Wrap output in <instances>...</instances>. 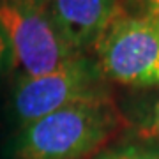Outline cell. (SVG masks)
<instances>
[{"instance_id":"1","label":"cell","mask_w":159,"mask_h":159,"mask_svg":"<svg viewBox=\"0 0 159 159\" xmlns=\"http://www.w3.org/2000/svg\"><path fill=\"white\" fill-rule=\"evenodd\" d=\"M119 125L110 101H83L23 125L16 159H83L106 143Z\"/></svg>"},{"instance_id":"2","label":"cell","mask_w":159,"mask_h":159,"mask_svg":"<svg viewBox=\"0 0 159 159\" xmlns=\"http://www.w3.org/2000/svg\"><path fill=\"white\" fill-rule=\"evenodd\" d=\"M83 101H110L106 78L96 60L76 55L55 71L21 76L12 94L14 115L23 125Z\"/></svg>"},{"instance_id":"3","label":"cell","mask_w":159,"mask_h":159,"mask_svg":"<svg viewBox=\"0 0 159 159\" xmlns=\"http://www.w3.org/2000/svg\"><path fill=\"white\" fill-rule=\"evenodd\" d=\"M102 76L127 87H159V25L119 16L96 44Z\"/></svg>"},{"instance_id":"4","label":"cell","mask_w":159,"mask_h":159,"mask_svg":"<svg viewBox=\"0 0 159 159\" xmlns=\"http://www.w3.org/2000/svg\"><path fill=\"white\" fill-rule=\"evenodd\" d=\"M0 25L11 39L21 76L51 73L78 55L58 32L48 9L0 4Z\"/></svg>"},{"instance_id":"5","label":"cell","mask_w":159,"mask_h":159,"mask_svg":"<svg viewBox=\"0 0 159 159\" xmlns=\"http://www.w3.org/2000/svg\"><path fill=\"white\" fill-rule=\"evenodd\" d=\"M122 0H51L53 23L74 53L85 55L120 16Z\"/></svg>"},{"instance_id":"6","label":"cell","mask_w":159,"mask_h":159,"mask_svg":"<svg viewBox=\"0 0 159 159\" xmlns=\"http://www.w3.org/2000/svg\"><path fill=\"white\" fill-rule=\"evenodd\" d=\"M133 131L142 140L159 142V96L150 99V102L143 106L136 124L133 125Z\"/></svg>"},{"instance_id":"7","label":"cell","mask_w":159,"mask_h":159,"mask_svg":"<svg viewBox=\"0 0 159 159\" xmlns=\"http://www.w3.org/2000/svg\"><path fill=\"white\" fill-rule=\"evenodd\" d=\"M96 159H159V150L136 145H125L111 150H104Z\"/></svg>"},{"instance_id":"8","label":"cell","mask_w":159,"mask_h":159,"mask_svg":"<svg viewBox=\"0 0 159 159\" xmlns=\"http://www.w3.org/2000/svg\"><path fill=\"white\" fill-rule=\"evenodd\" d=\"M12 66H14V50H12L9 35L0 25V81L11 71Z\"/></svg>"},{"instance_id":"9","label":"cell","mask_w":159,"mask_h":159,"mask_svg":"<svg viewBox=\"0 0 159 159\" xmlns=\"http://www.w3.org/2000/svg\"><path fill=\"white\" fill-rule=\"evenodd\" d=\"M136 14L134 18H143L159 25V0H134Z\"/></svg>"},{"instance_id":"10","label":"cell","mask_w":159,"mask_h":159,"mask_svg":"<svg viewBox=\"0 0 159 159\" xmlns=\"http://www.w3.org/2000/svg\"><path fill=\"white\" fill-rule=\"evenodd\" d=\"M51 0H0V4H14V6H29L37 9H48Z\"/></svg>"}]
</instances>
